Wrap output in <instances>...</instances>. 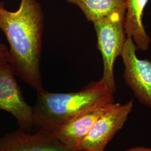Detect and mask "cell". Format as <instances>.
I'll return each mask as SVG.
<instances>
[{
  "label": "cell",
  "instance_id": "9c48e42d",
  "mask_svg": "<svg viewBox=\"0 0 151 151\" xmlns=\"http://www.w3.org/2000/svg\"><path fill=\"white\" fill-rule=\"evenodd\" d=\"M149 0H123L125 7L124 27L127 38L134 42L137 50H147L151 39L143 22V11Z\"/></svg>",
  "mask_w": 151,
  "mask_h": 151
},
{
  "label": "cell",
  "instance_id": "7c38bea8",
  "mask_svg": "<svg viewBox=\"0 0 151 151\" xmlns=\"http://www.w3.org/2000/svg\"><path fill=\"white\" fill-rule=\"evenodd\" d=\"M124 151H151V148L143 146H136L127 149Z\"/></svg>",
  "mask_w": 151,
  "mask_h": 151
},
{
  "label": "cell",
  "instance_id": "3957f363",
  "mask_svg": "<svg viewBox=\"0 0 151 151\" xmlns=\"http://www.w3.org/2000/svg\"><path fill=\"white\" fill-rule=\"evenodd\" d=\"M125 15V12H116L93 22L97 35V48L103 57L101 79L114 92L116 90L114 64L116 58L121 55L127 38L124 27Z\"/></svg>",
  "mask_w": 151,
  "mask_h": 151
},
{
  "label": "cell",
  "instance_id": "7a4b0ae2",
  "mask_svg": "<svg viewBox=\"0 0 151 151\" xmlns=\"http://www.w3.org/2000/svg\"><path fill=\"white\" fill-rule=\"evenodd\" d=\"M37 92L32 128L48 133L80 115L114 103L115 92L101 78L78 91L57 93L43 88Z\"/></svg>",
  "mask_w": 151,
  "mask_h": 151
},
{
  "label": "cell",
  "instance_id": "30bf717a",
  "mask_svg": "<svg viewBox=\"0 0 151 151\" xmlns=\"http://www.w3.org/2000/svg\"><path fill=\"white\" fill-rule=\"evenodd\" d=\"M77 6L88 22H96L114 13L125 12L123 0H66Z\"/></svg>",
  "mask_w": 151,
  "mask_h": 151
},
{
  "label": "cell",
  "instance_id": "ba28073f",
  "mask_svg": "<svg viewBox=\"0 0 151 151\" xmlns=\"http://www.w3.org/2000/svg\"><path fill=\"white\" fill-rule=\"evenodd\" d=\"M111 104L80 115L60 125L49 133L72 151H76L93 124Z\"/></svg>",
  "mask_w": 151,
  "mask_h": 151
},
{
  "label": "cell",
  "instance_id": "52a82bcc",
  "mask_svg": "<svg viewBox=\"0 0 151 151\" xmlns=\"http://www.w3.org/2000/svg\"><path fill=\"white\" fill-rule=\"evenodd\" d=\"M2 151H72L48 132L19 129L0 137Z\"/></svg>",
  "mask_w": 151,
  "mask_h": 151
},
{
  "label": "cell",
  "instance_id": "5b68a950",
  "mask_svg": "<svg viewBox=\"0 0 151 151\" xmlns=\"http://www.w3.org/2000/svg\"><path fill=\"white\" fill-rule=\"evenodd\" d=\"M134 42L127 38L120 56L124 65L123 78L139 102L151 109V60H140Z\"/></svg>",
  "mask_w": 151,
  "mask_h": 151
},
{
  "label": "cell",
  "instance_id": "6da1fadb",
  "mask_svg": "<svg viewBox=\"0 0 151 151\" xmlns=\"http://www.w3.org/2000/svg\"><path fill=\"white\" fill-rule=\"evenodd\" d=\"M0 29L9 44V64L16 77L36 90L43 89L40 72L44 14L37 0H22L17 10L0 3Z\"/></svg>",
  "mask_w": 151,
  "mask_h": 151
},
{
  "label": "cell",
  "instance_id": "4fadbf2b",
  "mask_svg": "<svg viewBox=\"0 0 151 151\" xmlns=\"http://www.w3.org/2000/svg\"><path fill=\"white\" fill-rule=\"evenodd\" d=\"M0 151H1V148H0Z\"/></svg>",
  "mask_w": 151,
  "mask_h": 151
},
{
  "label": "cell",
  "instance_id": "8992f818",
  "mask_svg": "<svg viewBox=\"0 0 151 151\" xmlns=\"http://www.w3.org/2000/svg\"><path fill=\"white\" fill-rule=\"evenodd\" d=\"M0 110L12 115L19 128L30 132L33 109L24 100L14 70L9 63L0 65Z\"/></svg>",
  "mask_w": 151,
  "mask_h": 151
},
{
  "label": "cell",
  "instance_id": "8fae6325",
  "mask_svg": "<svg viewBox=\"0 0 151 151\" xmlns=\"http://www.w3.org/2000/svg\"><path fill=\"white\" fill-rule=\"evenodd\" d=\"M10 55L9 48L5 44L2 42L0 37V65L5 63H9Z\"/></svg>",
  "mask_w": 151,
  "mask_h": 151
},
{
  "label": "cell",
  "instance_id": "277c9868",
  "mask_svg": "<svg viewBox=\"0 0 151 151\" xmlns=\"http://www.w3.org/2000/svg\"><path fill=\"white\" fill-rule=\"evenodd\" d=\"M133 101L112 103L96 120L76 151H104L110 141L127 121Z\"/></svg>",
  "mask_w": 151,
  "mask_h": 151
}]
</instances>
